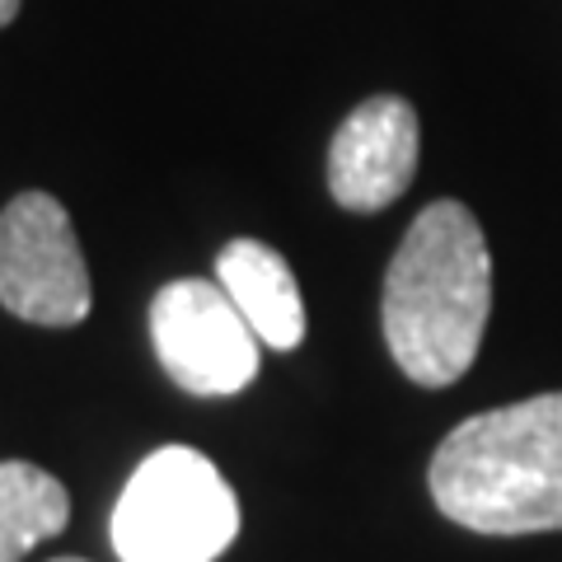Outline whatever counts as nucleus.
I'll use <instances>...</instances> for the list:
<instances>
[{"label":"nucleus","mask_w":562,"mask_h":562,"mask_svg":"<svg viewBox=\"0 0 562 562\" xmlns=\"http://www.w3.org/2000/svg\"><path fill=\"white\" fill-rule=\"evenodd\" d=\"M492 314V254L464 202L417 211L384 272L380 324L390 357L422 390L460 380L483 347Z\"/></svg>","instance_id":"nucleus-1"},{"label":"nucleus","mask_w":562,"mask_h":562,"mask_svg":"<svg viewBox=\"0 0 562 562\" xmlns=\"http://www.w3.org/2000/svg\"><path fill=\"white\" fill-rule=\"evenodd\" d=\"M431 502L473 535L562 530V390L460 422L431 454Z\"/></svg>","instance_id":"nucleus-2"},{"label":"nucleus","mask_w":562,"mask_h":562,"mask_svg":"<svg viewBox=\"0 0 562 562\" xmlns=\"http://www.w3.org/2000/svg\"><path fill=\"white\" fill-rule=\"evenodd\" d=\"M239 535V497L192 446H160L136 464L113 506L109 539L122 562H216Z\"/></svg>","instance_id":"nucleus-3"},{"label":"nucleus","mask_w":562,"mask_h":562,"mask_svg":"<svg viewBox=\"0 0 562 562\" xmlns=\"http://www.w3.org/2000/svg\"><path fill=\"white\" fill-rule=\"evenodd\" d=\"M0 305L38 328H70L94 305L76 225L52 192H20L0 211Z\"/></svg>","instance_id":"nucleus-4"},{"label":"nucleus","mask_w":562,"mask_h":562,"mask_svg":"<svg viewBox=\"0 0 562 562\" xmlns=\"http://www.w3.org/2000/svg\"><path fill=\"white\" fill-rule=\"evenodd\" d=\"M150 342L165 375L192 398H231L258 375V338L221 281L179 277L155 291Z\"/></svg>","instance_id":"nucleus-5"},{"label":"nucleus","mask_w":562,"mask_h":562,"mask_svg":"<svg viewBox=\"0 0 562 562\" xmlns=\"http://www.w3.org/2000/svg\"><path fill=\"white\" fill-rule=\"evenodd\" d=\"M417 173V113L398 94H371L347 113L328 146V192L342 211L394 206Z\"/></svg>","instance_id":"nucleus-6"},{"label":"nucleus","mask_w":562,"mask_h":562,"mask_svg":"<svg viewBox=\"0 0 562 562\" xmlns=\"http://www.w3.org/2000/svg\"><path fill=\"white\" fill-rule=\"evenodd\" d=\"M216 281L235 301L254 338L272 351H295L305 342V301L291 262L262 239H231L216 258Z\"/></svg>","instance_id":"nucleus-7"},{"label":"nucleus","mask_w":562,"mask_h":562,"mask_svg":"<svg viewBox=\"0 0 562 562\" xmlns=\"http://www.w3.org/2000/svg\"><path fill=\"white\" fill-rule=\"evenodd\" d=\"M70 525V492L57 473L29 460H0V562H24L29 549Z\"/></svg>","instance_id":"nucleus-8"},{"label":"nucleus","mask_w":562,"mask_h":562,"mask_svg":"<svg viewBox=\"0 0 562 562\" xmlns=\"http://www.w3.org/2000/svg\"><path fill=\"white\" fill-rule=\"evenodd\" d=\"M14 14H20V0H0V29H5Z\"/></svg>","instance_id":"nucleus-9"},{"label":"nucleus","mask_w":562,"mask_h":562,"mask_svg":"<svg viewBox=\"0 0 562 562\" xmlns=\"http://www.w3.org/2000/svg\"><path fill=\"white\" fill-rule=\"evenodd\" d=\"M52 562H85V558H52Z\"/></svg>","instance_id":"nucleus-10"}]
</instances>
